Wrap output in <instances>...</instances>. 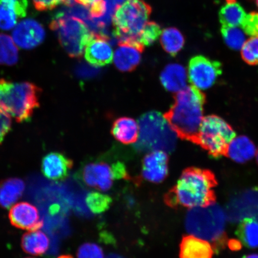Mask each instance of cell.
<instances>
[{
	"label": "cell",
	"mask_w": 258,
	"mask_h": 258,
	"mask_svg": "<svg viewBox=\"0 0 258 258\" xmlns=\"http://www.w3.org/2000/svg\"><path fill=\"white\" fill-rule=\"evenodd\" d=\"M241 56L250 66L258 64V37H252L245 42L241 48Z\"/></svg>",
	"instance_id": "31"
},
{
	"label": "cell",
	"mask_w": 258,
	"mask_h": 258,
	"mask_svg": "<svg viewBox=\"0 0 258 258\" xmlns=\"http://www.w3.org/2000/svg\"><path fill=\"white\" fill-rule=\"evenodd\" d=\"M144 50L143 45L120 42L114 54L116 68L121 72H132L140 64Z\"/></svg>",
	"instance_id": "16"
},
{
	"label": "cell",
	"mask_w": 258,
	"mask_h": 258,
	"mask_svg": "<svg viewBox=\"0 0 258 258\" xmlns=\"http://www.w3.org/2000/svg\"><path fill=\"white\" fill-rule=\"evenodd\" d=\"M27 0H0V29L9 31L15 28L27 14Z\"/></svg>",
	"instance_id": "17"
},
{
	"label": "cell",
	"mask_w": 258,
	"mask_h": 258,
	"mask_svg": "<svg viewBox=\"0 0 258 258\" xmlns=\"http://www.w3.org/2000/svg\"><path fill=\"white\" fill-rule=\"evenodd\" d=\"M138 131L137 122L133 118L124 117L117 119L113 123L111 129L113 136L124 144L137 143Z\"/></svg>",
	"instance_id": "22"
},
{
	"label": "cell",
	"mask_w": 258,
	"mask_h": 258,
	"mask_svg": "<svg viewBox=\"0 0 258 258\" xmlns=\"http://www.w3.org/2000/svg\"><path fill=\"white\" fill-rule=\"evenodd\" d=\"M221 33L225 44L233 50H241L246 41V33L238 27L222 26Z\"/></svg>",
	"instance_id": "28"
},
{
	"label": "cell",
	"mask_w": 258,
	"mask_h": 258,
	"mask_svg": "<svg viewBox=\"0 0 258 258\" xmlns=\"http://www.w3.org/2000/svg\"><path fill=\"white\" fill-rule=\"evenodd\" d=\"M49 244L46 234L39 230L28 231L21 239L22 249L31 255H43L47 251Z\"/></svg>",
	"instance_id": "23"
},
{
	"label": "cell",
	"mask_w": 258,
	"mask_h": 258,
	"mask_svg": "<svg viewBox=\"0 0 258 258\" xmlns=\"http://www.w3.org/2000/svg\"><path fill=\"white\" fill-rule=\"evenodd\" d=\"M237 234L246 247H258V220L253 218L243 219L238 226Z\"/></svg>",
	"instance_id": "26"
},
{
	"label": "cell",
	"mask_w": 258,
	"mask_h": 258,
	"mask_svg": "<svg viewBox=\"0 0 258 258\" xmlns=\"http://www.w3.org/2000/svg\"><path fill=\"white\" fill-rule=\"evenodd\" d=\"M246 34L251 37H258V12L246 15L241 25Z\"/></svg>",
	"instance_id": "33"
},
{
	"label": "cell",
	"mask_w": 258,
	"mask_h": 258,
	"mask_svg": "<svg viewBox=\"0 0 258 258\" xmlns=\"http://www.w3.org/2000/svg\"><path fill=\"white\" fill-rule=\"evenodd\" d=\"M106 12H107V6L105 0L97 2L89 8L90 18H101L106 14Z\"/></svg>",
	"instance_id": "36"
},
{
	"label": "cell",
	"mask_w": 258,
	"mask_h": 258,
	"mask_svg": "<svg viewBox=\"0 0 258 258\" xmlns=\"http://www.w3.org/2000/svg\"><path fill=\"white\" fill-rule=\"evenodd\" d=\"M41 90L30 82L0 80V107L18 122L28 121L39 107Z\"/></svg>",
	"instance_id": "3"
},
{
	"label": "cell",
	"mask_w": 258,
	"mask_h": 258,
	"mask_svg": "<svg viewBox=\"0 0 258 258\" xmlns=\"http://www.w3.org/2000/svg\"><path fill=\"white\" fill-rule=\"evenodd\" d=\"M9 218L14 227L21 230H38L43 226L38 209L27 202H19L12 206Z\"/></svg>",
	"instance_id": "11"
},
{
	"label": "cell",
	"mask_w": 258,
	"mask_h": 258,
	"mask_svg": "<svg viewBox=\"0 0 258 258\" xmlns=\"http://www.w3.org/2000/svg\"><path fill=\"white\" fill-rule=\"evenodd\" d=\"M139 131L135 146L138 151L170 153L175 149L176 134L161 113L150 111L142 115L139 120Z\"/></svg>",
	"instance_id": "5"
},
{
	"label": "cell",
	"mask_w": 258,
	"mask_h": 258,
	"mask_svg": "<svg viewBox=\"0 0 258 258\" xmlns=\"http://www.w3.org/2000/svg\"><path fill=\"white\" fill-rule=\"evenodd\" d=\"M257 162H258V150H257Z\"/></svg>",
	"instance_id": "44"
},
{
	"label": "cell",
	"mask_w": 258,
	"mask_h": 258,
	"mask_svg": "<svg viewBox=\"0 0 258 258\" xmlns=\"http://www.w3.org/2000/svg\"><path fill=\"white\" fill-rule=\"evenodd\" d=\"M161 32L160 26L156 22H148L138 37L139 43L145 46H149L155 43Z\"/></svg>",
	"instance_id": "30"
},
{
	"label": "cell",
	"mask_w": 258,
	"mask_h": 258,
	"mask_svg": "<svg viewBox=\"0 0 258 258\" xmlns=\"http://www.w3.org/2000/svg\"><path fill=\"white\" fill-rule=\"evenodd\" d=\"M27 258H32V257H27Z\"/></svg>",
	"instance_id": "45"
},
{
	"label": "cell",
	"mask_w": 258,
	"mask_h": 258,
	"mask_svg": "<svg viewBox=\"0 0 258 258\" xmlns=\"http://www.w3.org/2000/svg\"><path fill=\"white\" fill-rule=\"evenodd\" d=\"M86 205L93 214H100L107 211L112 200L107 195L99 192H91L86 197Z\"/></svg>",
	"instance_id": "29"
},
{
	"label": "cell",
	"mask_w": 258,
	"mask_h": 258,
	"mask_svg": "<svg viewBox=\"0 0 258 258\" xmlns=\"http://www.w3.org/2000/svg\"><path fill=\"white\" fill-rule=\"evenodd\" d=\"M225 215L218 205L192 208L187 214L185 227L188 233L212 242L214 249H219L225 243Z\"/></svg>",
	"instance_id": "4"
},
{
	"label": "cell",
	"mask_w": 258,
	"mask_h": 258,
	"mask_svg": "<svg viewBox=\"0 0 258 258\" xmlns=\"http://www.w3.org/2000/svg\"><path fill=\"white\" fill-rule=\"evenodd\" d=\"M46 32L43 25L34 19H28L16 25L12 32V38L16 46L30 50L43 43Z\"/></svg>",
	"instance_id": "10"
},
{
	"label": "cell",
	"mask_w": 258,
	"mask_h": 258,
	"mask_svg": "<svg viewBox=\"0 0 258 258\" xmlns=\"http://www.w3.org/2000/svg\"><path fill=\"white\" fill-rule=\"evenodd\" d=\"M151 12L152 8L143 0H126L118 6L113 16L112 22L113 34L119 43L141 44L138 37L147 23Z\"/></svg>",
	"instance_id": "6"
},
{
	"label": "cell",
	"mask_w": 258,
	"mask_h": 258,
	"mask_svg": "<svg viewBox=\"0 0 258 258\" xmlns=\"http://www.w3.org/2000/svg\"><path fill=\"white\" fill-rule=\"evenodd\" d=\"M77 258H105L101 247L92 243L82 244L77 251Z\"/></svg>",
	"instance_id": "32"
},
{
	"label": "cell",
	"mask_w": 258,
	"mask_h": 258,
	"mask_svg": "<svg viewBox=\"0 0 258 258\" xmlns=\"http://www.w3.org/2000/svg\"><path fill=\"white\" fill-rule=\"evenodd\" d=\"M85 58L96 67L107 66L112 62V48L106 35L95 34L85 47Z\"/></svg>",
	"instance_id": "14"
},
{
	"label": "cell",
	"mask_w": 258,
	"mask_h": 258,
	"mask_svg": "<svg viewBox=\"0 0 258 258\" xmlns=\"http://www.w3.org/2000/svg\"><path fill=\"white\" fill-rule=\"evenodd\" d=\"M76 3V0H66L64 5L67 6V7H70V6L75 5Z\"/></svg>",
	"instance_id": "40"
},
{
	"label": "cell",
	"mask_w": 258,
	"mask_h": 258,
	"mask_svg": "<svg viewBox=\"0 0 258 258\" xmlns=\"http://www.w3.org/2000/svg\"><path fill=\"white\" fill-rule=\"evenodd\" d=\"M235 137L233 128L223 119L217 115H208L203 118L196 144L212 157L219 158L226 156L229 145Z\"/></svg>",
	"instance_id": "8"
},
{
	"label": "cell",
	"mask_w": 258,
	"mask_h": 258,
	"mask_svg": "<svg viewBox=\"0 0 258 258\" xmlns=\"http://www.w3.org/2000/svg\"><path fill=\"white\" fill-rule=\"evenodd\" d=\"M229 244H230L231 249H233L234 250L239 249L240 244L239 242L237 241H231Z\"/></svg>",
	"instance_id": "39"
},
{
	"label": "cell",
	"mask_w": 258,
	"mask_h": 258,
	"mask_svg": "<svg viewBox=\"0 0 258 258\" xmlns=\"http://www.w3.org/2000/svg\"><path fill=\"white\" fill-rule=\"evenodd\" d=\"M58 258H73V257L71 256L70 255H63V256H61Z\"/></svg>",
	"instance_id": "42"
},
{
	"label": "cell",
	"mask_w": 258,
	"mask_h": 258,
	"mask_svg": "<svg viewBox=\"0 0 258 258\" xmlns=\"http://www.w3.org/2000/svg\"><path fill=\"white\" fill-rule=\"evenodd\" d=\"M254 3H255V5H256L257 8H258V0H253Z\"/></svg>",
	"instance_id": "43"
},
{
	"label": "cell",
	"mask_w": 258,
	"mask_h": 258,
	"mask_svg": "<svg viewBox=\"0 0 258 258\" xmlns=\"http://www.w3.org/2000/svg\"><path fill=\"white\" fill-rule=\"evenodd\" d=\"M18 59V48L13 38L7 34H0V64L14 66Z\"/></svg>",
	"instance_id": "27"
},
{
	"label": "cell",
	"mask_w": 258,
	"mask_h": 258,
	"mask_svg": "<svg viewBox=\"0 0 258 258\" xmlns=\"http://www.w3.org/2000/svg\"><path fill=\"white\" fill-rule=\"evenodd\" d=\"M73 161L62 153L51 152L41 161V171L47 179L60 181L66 178L73 167Z\"/></svg>",
	"instance_id": "15"
},
{
	"label": "cell",
	"mask_w": 258,
	"mask_h": 258,
	"mask_svg": "<svg viewBox=\"0 0 258 258\" xmlns=\"http://www.w3.org/2000/svg\"><path fill=\"white\" fill-rule=\"evenodd\" d=\"M226 3L219 12V18L222 26L239 27L246 14L237 0H225Z\"/></svg>",
	"instance_id": "24"
},
{
	"label": "cell",
	"mask_w": 258,
	"mask_h": 258,
	"mask_svg": "<svg viewBox=\"0 0 258 258\" xmlns=\"http://www.w3.org/2000/svg\"><path fill=\"white\" fill-rule=\"evenodd\" d=\"M204 93L195 87L188 86L175 96V103L164 115L177 137L197 143L203 120Z\"/></svg>",
	"instance_id": "2"
},
{
	"label": "cell",
	"mask_w": 258,
	"mask_h": 258,
	"mask_svg": "<svg viewBox=\"0 0 258 258\" xmlns=\"http://www.w3.org/2000/svg\"><path fill=\"white\" fill-rule=\"evenodd\" d=\"M188 78L192 86L206 90L214 85L222 73L221 62L202 55L196 56L188 63Z\"/></svg>",
	"instance_id": "9"
},
{
	"label": "cell",
	"mask_w": 258,
	"mask_h": 258,
	"mask_svg": "<svg viewBox=\"0 0 258 258\" xmlns=\"http://www.w3.org/2000/svg\"><path fill=\"white\" fill-rule=\"evenodd\" d=\"M169 157L163 151H154L144 157L142 175L148 182L160 183L166 179L169 172Z\"/></svg>",
	"instance_id": "13"
},
{
	"label": "cell",
	"mask_w": 258,
	"mask_h": 258,
	"mask_svg": "<svg viewBox=\"0 0 258 258\" xmlns=\"http://www.w3.org/2000/svg\"><path fill=\"white\" fill-rule=\"evenodd\" d=\"M25 188L23 180L10 177L0 181V207L11 208L21 198Z\"/></svg>",
	"instance_id": "20"
},
{
	"label": "cell",
	"mask_w": 258,
	"mask_h": 258,
	"mask_svg": "<svg viewBox=\"0 0 258 258\" xmlns=\"http://www.w3.org/2000/svg\"><path fill=\"white\" fill-rule=\"evenodd\" d=\"M100 1H102V0H76V3L85 6V7L89 8L95 3Z\"/></svg>",
	"instance_id": "38"
},
{
	"label": "cell",
	"mask_w": 258,
	"mask_h": 258,
	"mask_svg": "<svg viewBox=\"0 0 258 258\" xmlns=\"http://www.w3.org/2000/svg\"><path fill=\"white\" fill-rule=\"evenodd\" d=\"M218 182L211 170L189 167L183 171L176 184L167 193V204L172 207H208L216 201Z\"/></svg>",
	"instance_id": "1"
},
{
	"label": "cell",
	"mask_w": 258,
	"mask_h": 258,
	"mask_svg": "<svg viewBox=\"0 0 258 258\" xmlns=\"http://www.w3.org/2000/svg\"><path fill=\"white\" fill-rule=\"evenodd\" d=\"M256 154V148L250 139L240 136L235 138L229 145L226 156L237 163H243L252 159Z\"/></svg>",
	"instance_id": "21"
},
{
	"label": "cell",
	"mask_w": 258,
	"mask_h": 258,
	"mask_svg": "<svg viewBox=\"0 0 258 258\" xmlns=\"http://www.w3.org/2000/svg\"><path fill=\"white\" fill-rule=\"evenodd\" d=\"M186 70L177 63H171L167 66L160 75V81L167 91L179 92L186 88Z\"/></svg>",
	"instance_id": "19"
},
{
	"label": "cell",
	"mask_w": 258,
	"mask_h": 258,
	"mask_svg": "<svg viewBox=\"0 0 258 258\" xmlns=\"http://www.w3.org/2000/svg\"><path fill=\"white\" fill-rule=\"evenodd\" d=\"M12 120L7 112L0 107V144L2 143L6 135L11 131Z\"/></svg>",
	"instance_id": "34"
},
{
	"label": "cell",
	"mask_w": 258,
	"mask_h": 258,
	"mask_svg": "<svg viewBox=\"0 0 258 258\" xmlns=\"http://www.w3.org/2000/svg\"><path fill=\"white\" fill-rule=\"evenodd\" d=\"M66 0H32L35 9L39 11H51L58 5H64Z\"/></svg>",
	"instance_id": "35"
},
{
	"label": "cell",
	"mask_w": 258,
	"mask_h": 258,
	"mask_svg": "<svg viewBox=\"0 0 258 258\" xmlns=\"http://www.w3.org/2000/svg\"><path fill=\"white\" fill-rule=\"evenodd\" d=\"M61 46L72 57H80L95 33L82 19L58 12L50 24Z\"/></svg>",
	"instance_id": "7"
},
{
	"label": "cell",
	"mask_w": 258,
	"mask_h": 258,
	"mask_svg": "<svg viewBox=\"0 0 258 258\" xmlns=\"http://www.w3.org/2000/svg\"><path fill=\"white\" fill-rule=\"evenodd\" d=\"M243 258H258V254H251L244 256Z\"/></svg>",
	"instance_id": "41"
},
{
	"label": "cell",
	"mask_w": 258,
	"mask_h": 258,
	"mask_svg": "<svg viewBox=\"0 0 258 258\" xmlns=\"http://www.w3.org/2000/svg\"><path fill=\"white\" fill-rule=\"evenodd\" d=\"M160 42L167 53L175 56L184 46L185 38L178 29L171 27L163 30Z\"/></svg>",
	"instance_id": "25"
},
{
	"label": "cell",
	"mask_w": 258,
	"mask_h": 258,
	"mask_svg": "<svg viewBox=\"0 0 258 258\" xmlns=\"http://www.w3.org/2000/svg\"><path fill=\"white\" fill-rule=\"evenodd\" d=\"M82 178L86 185L102 191H108L115 179L112 165L111 166L105 162L86 164L82 169Z\"/></svg>",
	"instance_id": "12"
},
{
	"label": "cell",
	"mask_w": 258,
	"mask_h": 258,
	"mask_svg": "<svg viewBox=\"0 0 258 258\" xmlns=\"http://www.w3.org/2000/svg\"><path fill=\"white\" fill-rule=\"evenodd\" d=\"M92 69L86 67L85 64H80L77 68L76 73L82 77H87L92 75V74H95L96 70H92Z\"/></svg>",
	"instance_id": "37"
},
{
	"label": "cell",
	"mask_w": 258,
	"mask_h": 258,
	"mask_svg": "<svg viewBox=\"0 0 258 258\" xmlns=\"http://www.w3.org/2000/svg\"><path fill=\"white\" fill-rule=\"evenodd\" d=\"M209 241L193 235L183 237L180 245V258H212L214 250Z\"/></svg>",
	"instance_id": "18"
}]
</instances>
